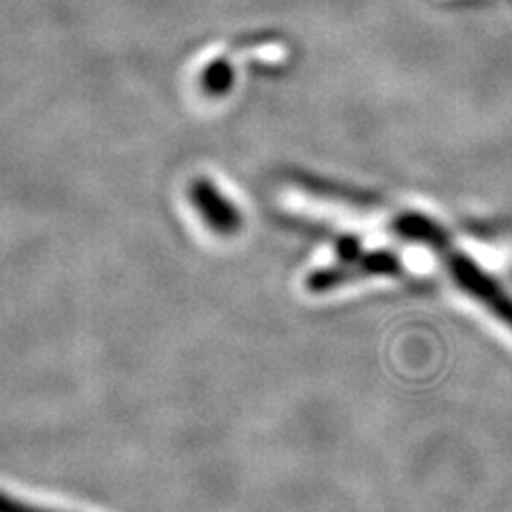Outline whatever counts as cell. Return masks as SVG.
<instances>
[{
  "instance_id": "1",
  "label": "cell",
  "mask_w": 512,
  "mask_h": 512,
  "mask_svg": "<svg viewBox=\"0 0 512 512\" xmlns=\"http://www.w3.org/2000/svg\"><path fill=\"white\" fill-rule=\"evenodd\" d=\"M0 512H75L69 508H58L35 498H26L24 493H11L0 489Z\"/></svg>"
},
{
  "instance_id": "2",
  "label": "cell",
  "mask_w": 512,
  "mask_h": 512,
  "mask_svg": "<svg viewBox=\"0 0 512 512\" xmlns=\"http://www.w3.org/2000/svg\"><path fill=\"white\" fill-rule=\"evenodd\" d=\"M442 3H459V5H463V3H483V0H442ZM491 3H500V5L508 7V9H512V0H491Z\"/></svg>"
}]
</instances>
